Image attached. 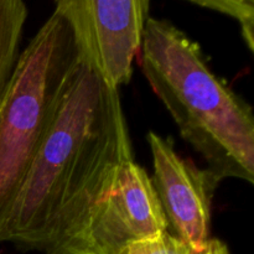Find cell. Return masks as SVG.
Segmentation results:
<instances>
[{
    "mask_svg": "<svg viewBox=\"0 0 254 254\" xmlns=\"http://www.w3.org/2000/svg\"><path fill=\"white\" fill-rule=\"evenodd\" d=\"M130 160L119 89L78 61L15 203L6 242L62 254Z\"/></svg>",
    "mask_w": 254,
    "mask_h": 254,
    "instance_id": "cell-1",
    "label": "cell"
},
{
    "mask_svg": "<svg viewBox=\"0 0 254 254\" xmlns=\"http://www.w3.org/2000/svg\"><path fill=\"white\" fill-rule=\"evenodd\" d=\"M141 72L188 141L221 183H254L252 107L208 67L200 45L164 19L149 17Z\"/></svg>",
    "mask_w": 254,
    "mask_h": 254,
    "instance_id": "cell-2",
    "label": "cell"
},
{
    "mask_svg": "<svg viewBox=\"0 0 254 254\" xmlns=\"http://www.w3.org/2000/svg\"><path fill=\"white\" fill-rule=\"evenodd\" d=\"M77 64L68 22L54 10L21 51L0 101V245Z\"/></svg>",
    "mask_w": 254,
    "mask_h": 254,
    "instance_id": "cell-3",
    "label": "cell"
},
{
    "mask_svg": "<svg viewBox=\"0 0 254 254\" xmlns=\"http://www.w3.org/2000/svg\"><path fill=\"white\" fill-rule=\"evenodd\" d=\"M55 10L68 22L79 62L114 88L130 82L149 0H59Z\"/></svg>",
    "mask_w": 254,
    "mask_h": 254,
    "instance_id": "cell-4",
    "label": "cell"
},
{
    "mask_svg": "<svg viewBox=\"0 0 254 254\" xmlns=\"http://www.w3.org/2000/svg\"><path fill=\"white\" fill-rule=\"evenodd\" d=\"M169 231L151 178L133 160L87 217L62 254H121L127 246Z\"/></svg>",
    "mask_w": 254,
    "mask_h": 254,
    "instance_id": "cell-5",
    "label": "cell"
},
{
    "mask_svg": "<svg viewBox=\"0 0 254 254\" xmlns=\"http://www.w3.org/2000/svg\"><path fill=\"white\" fill-rule=\"evenodd\" d=\"M155 192L173 235L192 246H202L211 238L212 198L218 181L207 169H198L181 158L170 138L155 131L146 135Z\"/></svg>",
    "mask_w": 254,
    "mask_h": 254,
    "instance_id": "cell-6",
    "label": "cell"
},
{
    "mask_svg": "<svg viewBox=\"0 0 254 254\" xmlns=\"http://www.w3.org/2000/svg\"><path fill=\"white\" fill-rule=\"evenodd\" d=\"M27 15V5L22 0H0V101L21 55L20 45Z\"/></svg>",
    "mask_w": 254,
    "mask_h": 254,
    "instance_id": "cell-7",
    "label": "cell"
},
{
    "mask_svg": "<svg viewBox=\"0 0 254 254\" xmlns=\"http://www.w3.org/2000/svg\"><path fill=\"white\" fill-rule=\"evenodd\" d=\"M121 254H231V252L228 246L217 238H210L202 246H192L165 231L130 243Z\"/></svg>",
    "mask_w": 254,
    "mask_h": 254,
    "instance_id": "cell-8",
    "label": "cell"
},
{
    "mask_svg": "<svg viewBox=\"0 0 254 254\" xmlns=\"http://www.w3.org/2000/svg\"><path fill=\"white\" fill-rule=\"evenodd\" d=\"M191 4L221 12L240 24L242 37L251 52L254 51V1L253 0H190Z\"/></svg>",
    "mask_w": 254,
    "mask_h": 254,
    "instance_id": "cell-9",
    "label": "cell"
}]
</instances>
